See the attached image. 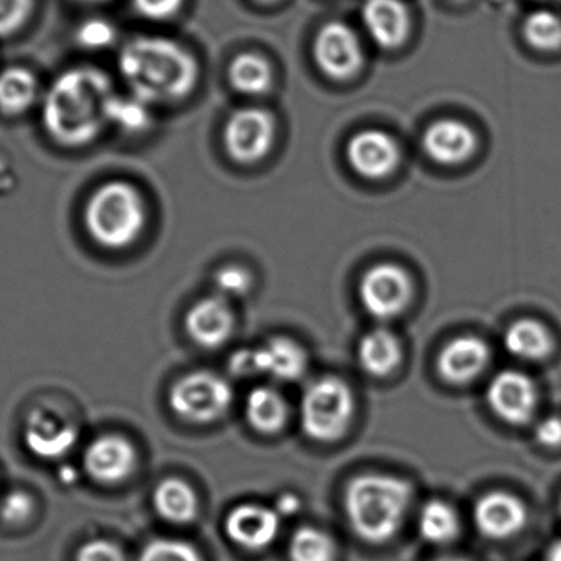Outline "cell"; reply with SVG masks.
Segmentation results:
<instances>
[{
  "mask_svg": "<svg viewBox=\"0 0 561 561\" xmlns=\"http://www.w3.org/2000/svg\"><path fill=\"white\" fill-rule=\"evenodd\" d=\"M114 95L111 78L92 66L68 69L49 85L43 101L46 134L66 148L91 144L107 124V105Z\"/></svg>",
  "mask_w": 561,
  "mask_h": 561,
  "instance_id": "1",
  "label": "cell"
},
{
  "mask_svg": "<svg viewBox=\"0 0 561 561\" xmlns=\"http://www.w3.org/2000/svg\"><path fill=\"white\" fill-rule=\"evenodd\" d=\"M118 71L131 95L145 104L180 101L199 78L194 56L164 36H135L118 55Z\"/></svg>",
  "mask_w": 561,
  "mask_h": 561,
  "instance_id": "2",
  "label": "cell"
},
{
  "mask_svg": "<svg viewBox=\"0 0 561 561\" xmlns=\"http://www.w3.org/2000/svg\"><path fill=\"white\" fill-rule=\"evenodd\" d=\"M411 483L388 474H362L345 491V513L353 533L368 543L389 542L411 506Z\"/></svg>",
  "mask_w": 561,
  "mask_h": 561,
  "instance_id": "3",
  "label": "cell"
},
{
  "mask_svg": "<svg viewBox=\"0 0 561 561\" xmlns=\"http://www.w3.org/2000/svg\"><path fill=\"white\" fill-rule=\"evenodd\" d=\"M89 236L104 249L122 250L144 232L147 209L140 193L124 181L102 184L85 204Z\"/></svg>",
  "mask_w": 561,
  "mask_h": 561,
  "instance_id": "4",
  "label": "cell"
},
{
  "mask_svg": "<svg viewBox=\"0 0 561 561\" xmlns=\"http://www.w3.org/2000/svg\"><path fill=\"white\" fill-rule=\"evenodd\" d=\"M355 411L352 389L342 379H317L300 398V427L316 442H335L348 431Z\"/></svg>",
  "mask_w": 561,
  "mask_h": 561,
  "instance_id": "5",
  "label": "cell"
},
{
  "mask_svg": "<svg viewBox=\"0 0 561 561\" xmlns=\"http://www.w3.org/2000/svg\"><path fill=\"white\" fill-rule=\"evenodd\" d=\"M233 392L222 376L196 371L183 376L170 391V405L180 417L209 424L222 417L232 405Z\"/></svg>",
  "mask_w": 561,
  "mask_h": 561,
  "instance_id": "6",
  "label": "cell"
},
{
  "mask_svg": "<svg viewBox=\"0 0 561 561\" xmlns=\"http://www.w3.org/2000/svg\"><path fill=\"white\" fill-rule=\"evenodd\" d=\"M23 445L39 460L56 461L71 454L78 444L79 428L68 414L51 405H36L26 414Z\"/></svg>",
  "mask_w": 561,
  "mask_h": 561,
  "instance_id": "7",
  "label": "cell"
},
{
  "mask_svg": "<svg viewBox=\"0 0 561 561\" xmlns=\"http://www.w3.org/2000/svg\"><path fill=\"white\" fill-rule=\"evenodd\" d=\"M411 299V276L404 268L391 263L373 266L359 283V300L366 312L378 320L401 316Z\"/></svg>",
  "mask_w": 561,
  "mask_h": 561,
  "instance_id": "8",
  "label": "cell"
},
{
  "mask_svg": "<svg viewBox=\"0 0 561 561\" xmlns=\"http://www.w3.org/2000/svg\"><path fill=\"white\" fill-rule=\"evenodd\" d=\"M275 130V118L270 112L255 107L240 108L227 122L224 141L233 160L252 164L263 160L272 150Z\"/></svg>",
  "mask_w": 561,
  "mask_h": 561,
  "instance_id": "9",
  "label": "cell"
},
{
  "mask_svg": "<svg viewBox=\"0 0 561 561\" xmlns=\"http://www.w3.org/2000/svg\"><path fill=\"white\" fill-rule=\"evenodd\" d=\"M312 53L320 71L339 81L355 76L363 65L358 36L343 22L325 23L313 38Z\"/></svg>",
  "mask_w": 561,
  "mask_h": 561,
  "instance_id": "10",
  "label": "cell"
},
{
  "mask_svg": "<svg viewBox=\"0 0 561 561\" xmlns=\"http://www.w3.org/2000/svg\"><path fill=\"white\" fill-rule=\"evenodd\" d=\"M474 526L490 540H510L519 536L529 523V511L516 494L491 491L474 504Z\"/></svg>",
  "mask_w": 561,
  "mask_h": 561,
  "instance_id": "11",
  "label": "cell"
},
{
  "mask_svg": "<svg viewBox=\"0 0 561 561\" xmlns=\"http://www.w3.org/2000/svg\"><path fill=\"white\" fill-rule=\"evenodd\" d=\"M486 398L497 417L511 425H523L536 414L539 396L536 382L526 373L506 369L490 382Z\"/></svg>",
  "mask_w": 561,
  "mask_h": 561,
  "instance_id": "12",
  "label": "cell"
},
{
  "mask_svg": "<svg viewBox=\"0 0 561 561\" xmlns=\"http://www.w3.org/2000/svg\"><path fill=\"white\" fill-rule=\"evenodd\" d=\"M350 167L366 180H382L394 173L401 158L398 144L382 130L358 131L346 147Z\"/></svg>",
  "mask_w": 561,
  "mask_h": 561,
  "instance_id": "13",
  "label": "cell"
},
{
  "mask_svg": "<svg viewBox=\"0 0 561 561\" xmlns=\"http://www.w3.org/2000/svg\"><path fill=\"white\" fill-rule=\"evenodd\" d=\"M137 467V451L121 435H102L85 448V473L102 484L127 480Z\"/></svg>",
  "mask_w": 561,
  "mask_h": 561,
  "instance_id": "14",
  "label": "cell"
},
{
  "mask_svg": "<svg viewBox=\"0 0 561 561\" xmlns=\"http://www.w3.org/2000/svg\"><path fill=\"white\" fill-rule=\"evenodd\" d=\"M422 147L435 163L457 167L473 157L478 137L465 122L444 118L425 130Z\"/></svg>",
  "mask_w": 561,
  "mask_h": 561,
  "instance_id": "15",
  "label": "cell"
},
{
  "mask_svg": "<svg viewBox=\"0 0 561 561\" xmlns=\"http://www.w3.org/2000/svg\"><path fill=\"white\" fill-rule=\"evenodd\" d=\"M280 517L275 510L255 504H243L227 516L226 533L237 546L262 550L278 537Z\"/></svg>",
  "mask_w": 561,
  "mask_h": 561,
  "instance_id": "16",
  "label": "cell"
},
{
  "mask_svg": "<svg viewBox=\"0 0 561 561\" xmlns=\"http://www.w3.org/2000/svg\"><path fill=\"white\" fill-rule=\"evenodd\" d=\"M362 16L366 32L379 48H399L411 33V15L401 0H365Z\"/></svg>",
  "mask_w": 561,
  "mask_h": 561,
  "instance_id": "17",
  "label": "cell"
},
{
  "mask_svg": "<svg viewBox=\"0 0 561 561\" xmlns=\"http://www.w3.org/2000/svg\"><path fill=\"white\" fill-rule=\"evenodd\" d=\"M490 358V346L483 340L473 335L458 336L442 350L438 371L451 385H467L484 371Z\"/></svg>",
  "mask_w": 561,
  "mask_h": 561,
  "instance_id": "18",
  "label": "cell"
},
{
  "mask_svg": "<svg viewBox=\"0 0 561 561\" xmlns=\"http://www.w3.org/2000/svg\"><path fill=\"white\" fill-rule=\"evenodd\" d=\"M191 339L204 348L222 346L232 335L233 313L224 297H207L194 304L186 316Z\"/></svg>",
  "mask_w": 561,
  "mask_h": 561,
  "instance_id": "19",
  "label": "cell"
},
{
  "mask_svg": "<svg viewBox=\"0 0 561 561\" xmlns=\"http://www.w3.org/2000/svg\"><path fill=\"white\" fill-rule=\"evenodd\" d=\"M255 350L259 376H270L276 381L289 382L302 378L307 355L302 346L286 336H275Z\"/></svg>",
  "mask_w": 561,
  "mask_h": 561,
  "instance_id": "20",
  "label": "cell"
},
{
  "mask_svg": "<svg viewBox=\"0 0 561 561\" xmlns=\"http://www.w3.org/2000/svg\"><path fill=\"white\" fill-rule=\"evenodd\" d=\"M401 342L388 329H373L363 336L358 345V362L363 371L382 378L391 375L401 365Z\"/></svg>",
  "mask_w": 561,
  "mask_h": 561,
  "instance_id": "21",
  "label": "cell"
},
{
  "mask_svg": "<svg viewBox=\"0 0 561 561\" xmlns=\"http://www.w3.org/2000/svg\"><path fill=\"white\" fill-rule=\"evenodd\" d=\"M504 345L516 358L540 362L552 353L553 336L539 320L523 319L506 330Z\"/></svg>",
  "mask_w": 561,
  "mask_h": 561,
  "instance_id": "22",
  "label": "cell"
},
{
  "mask_svg": "<svg viewBox=\"0 0 561 561\" xmlns=\"http://www.w3.org/2000/svg\"><path fill=\"white\" fill-rule=\"evenodd\" d=\"M157 513L168 523L190 524L196 519L199 503L193 488L183 480L161 481L153 494Z\"/></svg>",
  "mask_w": 561,
  "mask_h": 561,
  "instance_id": "23",
  "label": "cell"
},
{
  "mask_svg": "<svg viewBox=\"0 0 561 561\" xmlns=\"http://www.w3.org/2000/svg\"><path fill=\"white\" fill-rule=\"evenodd\" d=\"M245 415L255 431L262 434H275L286 422V401L276 389L260 386L247 396Z\"/></svg>",
  "mask_w": 561,
  "mask_h": 561,
  "instance_id": "24",
  "label": "cell"
},
{
  "mask_svg": "<svg viewBox=\"0 0 561 561\" xmlns=\"http://www.w3.org/2000/svg\"><path fill=\"white\" fill-rule=\"evenodd\" d=\"M38 94L35 75L25 68H7L0 72V112L20 115L28 111Z\"/></svg>",
  "mask_w": 561,
  "mask_h": 561,
  "instance_id": "25",
  "label": "cell"
},
{
  "mask_svg": "<svg viewBox=\"0 0 561 561\" xmlns=\"http://www.w3.org/2000/svg\"><path fill=\"white\" fill-rule=\"evenodd\" d=\"M419 533L425 542L445 546L454 542L460 534V517L450 504L431 501L419 514Z\"/></svg>",
  "mask_w": 561,
  "mask_h": 561,
  "instance_id": "26",
  "label": "cell"
},
{
  "mask_svg": "<svg viewBox=\"0 0 561 561\" xmlns=\"http://www.w3.org/2000/svg\"><path fill=\"white\" fill-rule=\"evenodd\" d=\"M233 89L247 95H262L272 88L273 71L270 62L255 53H243L229 68Z\"/></svg>",
  "mask_w": 561,
  "mask_h": 561,
  "instance_id": "27",
  "label": "cell"
},
{
  "mask_svg": "<svg viewBox=\"0 0 561 561\" xmlns=\"http://www.w3.org/2000/svg\"><path fill=\"white\" fill-rule=\"evenodd\" d=\"M523 35L539 51L561 49V16L550 10H536L524 20Z\"/></svg>",
  "mask_w": 561,
  "mask_h": 561,
  "instance_id": "28",
  "label": "cell"
},
{
  "mask_svg": "<svg viewBox=\"0 0 561 561\" xmlns=\"http://www.w3.org/2000/svg\"><path fill=\"white\" fill-rule=\"evenodd\" d=\"M335 552L332 537L313 527H300L290 537V561H333Z\"/></svg>",
  "mask_w": 561,
  "mask_h": 561,
  "instance_id": "29",
  "label": "cell"
},
{
  "mask_svg": "<svg viewBox=\"0 0 561 561\" xmlns=\"http://www.w3.org/2000/svg\"><path fill=\"white\" fill-rule=\"evenodd\" d=\"M107 122L128 131H140L150 125L148 104L140 99L114 94L107 105Z\"/></svg>",
  "mask_w": 561,
  "mask_h": 561,
  "instance_id": "30",
  "label": "cell"
},
{
  "mask_svg": "<svg viewBox=\"0 0 561 561\" xmlns=\"http://www.w3.org/2000/svg\"><path fill=\"white\" fill-rule=\"evenodd\" d=\"M140 561H204L191 543L183 540L158 539L148 543Z\"/></svg>",
  "mask_w": 561,
  "mask_h": 561,
  "instance_id": "31",
  "label": "cell"
},
{
  "mask_svg": "<svg viewBox=\"0 0 561 561\" xmlns=\"http://www.w3.org/2000/svg\"><path fill=\"white\" fill-rule=\"evenodd\" d=\"M117 38V30L108 20L94 19L85 20L76 30V39L85 49H104L111 46Z\"/></svg>",
  "mask_w": 561,
  "mask_h": 561,
  "instance_id": "32",
  "label": "cell"
},
{
  "mask_svg": "<svg viewBox=\"0 0 561 561\" xmlns=\"http://www.w3.org/2000/svg\"><path fill=\"white\" fill-rule=\"evenodd\" d=\"M252 275L242 266H226L216 275V287L224 299L245 296L252 289Z\"/></svg>",
  "mask_w": 561,
  "mask_h": 561,
  "instance_id": "33",
  "label": "cell"
},
{
  "mask_svg": "<svg viewBox=\"0 0 561 561\" xmlns=\"http://www.w3.org/2000/svg\"><path fill=\"white\" fill-rule=\"evenodd\" d=\"M33 10V0H0V36L19 32Z\"/></svg>",
  "mask_w": 561,
  "mask_h": 561,
  "instance_id": "34",
  "label": "cell"
},
{
  "mask_svg": "<svg viewBox=\"0 0 561 561\" xmlns=\"http://www.w3.org/2000/svg\"><path fill=\"white\" fill-rule=\"evenodd\" d=\"M32 513L33 500L23 491H13L3 500L2 506H0V517H2L3 523L12 524V526L26 523Z\"/></svg>",
  "mask_w": 561,
  "mask_h": 561,
  "instance_id": "35",
  "label": "cell"
},
{
  "mask_svg": "<svg viewBox=\"0 0 561 561\" xmlns=\"http://www.w3.org/2000/svg\"><path fill=\"white\" fill-rule=\"evenodd\" d=\"M76 561H125L124 553L108 540H92L79 549Z\"/></svg>",
  "mask_w": 561,
  "mask_h": 561,
  "instance_id": "36",
  "label": "cell"
},
{
  "mask_svg": "<svg viewBox=\"0 0 561 561\" xmlns=\"http://www.w3.org/2000/svg\"><path fill=\"white\" fill-rule=\"evenodd\" d=\"M131 3L145 19L167 20L178 13L183 0H131Z\"/></svg>",
  "mask_w": 561,
  "mask_h": 561,
  "instance_id": "37",
  "label": "cell"
},
{
  "mask_svg": "<svg viewBox=\"0 0 561 561\" xmlns=\"http://www.w3.org/2000/svg\"><path fill=\"white\" fill-rule=\"evenodd\" d=\"M229 369L237 378H253V376H259V371H256L255 350H237V352L230 356Z\"/></svg>",
  "mask_w": 561,
  "mask_h": 561,
  "instance_id": "38",
  "label": "cell"
},
{
  "mask_svg": "<svg viewBox=\"0 0 561 561\" xmlns=\"http://www.w3.org/2000/svg\"><path fill=\"white\" fill-rule=\"evenodd\" d=\"M536 437L543 447H561V419L556 417V415L543 419V421L537 425Z\"/></svg>",
  "mask_w": 561,
  "mask_h": 561,
  "instance_id": "39",
  "label": "cell"
},
{
  "mask_svg": "<svg viewBox=\"0 0 561 561\" xmlns=\"http://www.w3.org/2000/svg\"><path fill=\"white\" fill-rule=\"evenodd\" d=\"M276 513L279 517H289L300 511V500L293 493L280 494L278 503H276Z\"/></svg>",
  "mask_w": 561,
  "mask_h": 561,
  "instance_id": "40",
  "label": "cell"
},
{
  "mask_svg": "<svg viewBox=\"0 0 561 561\" xmlns=\"http://www.w3.org/2000/svg\"><path fill=\"white\" fill-rule=\"evenodd\" d=\"M546 561H561V540H557L556 543L550 546L549 552H547Z\"/></svg>",
  "mask_w": 561,
  "mask_h": 561,
  "instance_id": "41",
  "label": "cell"
},
{
  "mask_svg": "<svg viewBox=\"0 0 561 561\" xmlns=\"http://www.w3.org/2000/svg\"><path fill=\"white\" fill-rule=\"evenodd\" d=\"M435 561H468V560L458 559V557H442V559H437Z\"/></svg>",
  "mask_w": 561,
  "mask_h": 561,
  "instance_id": "42",
  "label": "cell"
},
{
  "mask_svg": "<svg viewBox=\"0 0 561 561\" xmlns=\"http://www.w3.org/2000/svg\"><path fill=\"white\" fill-rule=\"evenodd\" d=\"M79 2H84V3H104V2H107V0H79Z\"/></svg>",
  "mask_w": 561,
  "mask_h": 561,
  "instance_id": "43",
  "label": "cell"
},
{
  "mask_svg": "<svg viewBox=\"0 0 561 561\" xmlns=\"http://www.w3.org/2000/svg\"><path fill=\"white\" fill-rule=\"evenodd\" d=\"M256 2L270 3V2H275V0H256Z\"/></svg>",
  "mask_w": 561,
  "mask_h": 561,
  "instance_id": "44",
  "label": "cell"
},
{
  "mask_svg": "<svg viewBox=\"0 0 561 561\" xmlns=\"http://www.w3.org/2000/svg\"><path fill=\"white\" fill-rule=\"evenodd\" d=\"M451 2H463V0H451Z\"/></svg>",
  "mask_w": 561,
  "mask_h": 561,
  "instance_id": "45",
  "label": "cell"
},
{
  "mask_svg": "<svg viewBox=\"0 0 561 561\" xmlns=\"http://www.w3.org/2000/svg\"><path fill=\"white\" fill-rule=\"evenodd\" d=\"M559 510H560V514H561V497H560Z\"/></svg>",
  "mask_w": 561,
  "mask_h": 561,
  "instance_id": "46",
  "label": "cell"
},
{
  "mask_svg": "<svg viewBox=\"0 0 561 561\" xmlns=\"http://www.w3.org/2000/svg\"><path fill=\"white\" fill-rule=\"evenodd\" d=\"M557 2H561V0H557Z\"/></svg>",
  "mask_w": 561,
  "mask_h": 561,
  "instance_id": "47",
  "label": "cell"
}]
</instances>
